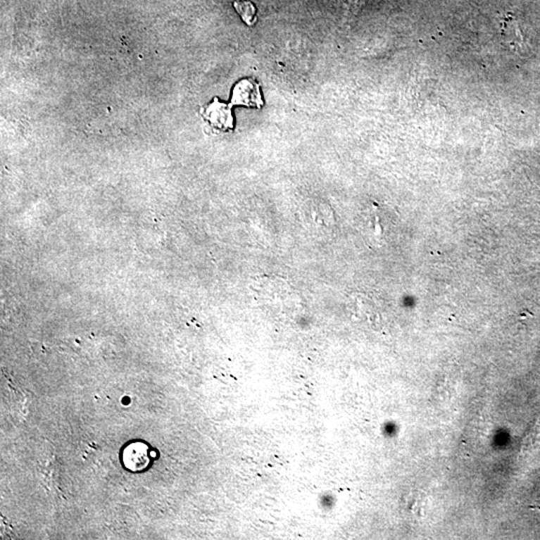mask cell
<instances>
[{
	"label": "cell",
	"mask_w": 540,
	"mask_h": 540,
	"mask_svg": "<svg viewBox=\"0 0 540 540\" xmlns=\"http://www.w3.org/2000/svg\"><path fill=\"white\" fill-rule=\"evenodd\" d=\"M206 118L216 127L228 130L233 127V118L230 106L220 103L218 99H214L206 111Z\"/></svg>",
	"instance_id": "obj_2"
},
{
	"label": "cell",
	"mask_w": 540,
	"mask_h": 540,
	"mask_svg": "<svg viewBox=\"0 0 540 540\" xmlns=\"http://www.w3.org/2000/svg\"><path fill=\"white\" fill-rule=\"evenodd\" d=\"M503 37L504 44L509 45L513 51H520L523 49L525 42L520 26L515 23V19H506L503 26Z\"/></svg>",
	"instance_id": "obj_4"
},
{
	"label": "cell",
	"mask_w": 540,
	"mask_h": 540,
	"mask_svg": "<svg viewBox=\"0 0 540 540\" xmlns=\"http://www.w3.org/2000/svg\"><path fill=\"white\" fill-rule=\"evenodd\" d=\"M235 9L246 25H253L256 21V6L251 1H235Z\"/></svg>",
	"instance_id": "obj_5"
},
{
	"label": "cell",
	"mask_w": 540,
	"mask_h": 540,
	"mask_svg": "<svg viewBox=\"0 0 540 540\" xmlns=\"http://www.w3.org/2000/svg\"><path fill=\"white\" fill-rule=\"evenodd\" d=\"M232 103L249 107L254 106L258 107V108L263 106V97H261L258 83L251 80V78H246V80L237 83L234 89H233Z\"/></svg>",
	"instance_id": "obj_1"
},
{
	"label": "cell",
	"mask_w": 540,
	"mask_h": 540,
	"mask_svg": "<svg viewBox=\"0 0 540 540\" xmlns=\"http://www.w3.org/2000/svg\"><path fill=\"white\" fill-rule=\"evenodd\" d=\"M147 447L144 444H134L127 447L125 453L126 466L132 470H144L149 463Z\"/></svg>",
	"instance_id": "obj_3"
}]
</instances>
